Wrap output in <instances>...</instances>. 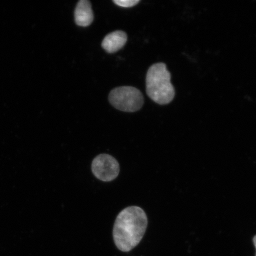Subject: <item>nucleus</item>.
Returning <instances> with one entry per match:
<instances>
[{
  "label": "nucleus",
  "mask_w": 256,
  "mask_h": 256,
  "mask_svg": "<svg viewBox=\"0 0 256 256\" xmlns=\"http://www.w3.org/2000/svg\"><path fill=\"white\" fill-rule=\"evenodd\" d=\"M75 22L79 26L88 27L94 19L91 2L88 0H80L74 12Z\"/></svg>",
  "instance_id": "39448f33"
},
{
  "label": "nucleus",
  "mask_w": 256,
  "mask_h": 256,
  "mask_svg": "<svg viewBox=\"0 0 256 256\" xmlns=\"http://www.w3.org/2000/svg\"><path fill=\"white\" fill-rule=\"evenodd\" d=\"M252 242H254V247L256 249V235L254 236V239H252Z\"/></svg>",
  "instance_id": "6e6552de"
},
{
  "label": "nucleus",
  "mask_w": 256,
  "mask_h": 256,
  "mask_svg": "<svg viewBox=\"0 0 256 256\" xmlns=\"http://www.w3.org/2000/svg\"><path fill=\"white\" fill-rule=\"evenodd\" d=\"M140 2V0H114L113 1L114 4L120 6V7L126 8L134 7Z\"/></svg>",
  "instance_id": "0eeeda50"
},
{
  "label": "nucleus",
  "mask_w": 256,
  "mask_h": 256,
  "mask_svg": "<svg viewBox=\"0 0 256 256\" xmlns=\"http://www.w3.org/2000/svg\"><path fill=\"white\" fill-rule=\"evenodd\" d=\"M146 91L149 98L159 104H167L174 100V88L165 64L158 63L150 66L146 76Z\"/></svg>",
  "instance_id": "f03ea898"
},
{
  "label": "nucleus",
  "mask_w": 256,
  "mask_h": 256,
  "mask_svg": "<svg viewBox=\"0 0 256 256\" xmlns=\"http://www.w3.org/2000/svg\"><path fill=\"white\" fill-rule=\"evenodd\" d=\"M148 218L142 208L131 206L121 211L115 220L113 238L120 251L129 252L140 244L145 234Z\"/></svg>",
  "instance_id": "f257e3e1"
},
{
  "label": "nucleus",
  "mask_w": 256,
  "mask_h": 256,
  "mask_svg": "<svg viewBox=\"0 0 256 256\" xmlns=\"http://www.w3.org/2000/svg\"><path fill=\"white\" fill-rule=\"evenodd\" d=\"M128 40L126 32L121 30L114 31L108 34L102 41V46L107 52H116L126 44Z\"/></svg>",
  "instance_id": "423d86ee"
},
{
  "label": "nucleus",
  "mask_w": 256,
  "mask_h": 256,
  "mask_svg": "<svg viewBox=\"0 0 256 256\" xmlns=\"http://www.w3.org/2000/svg\"><path fill=\"white\" fill-rule=\"evenodd\" d=\"M92 170L95 177L103 182L114 180L119 175L120 168L116 158L106 154H102L94 160Z\"/></svg>",
  "instance_id": "20e7f679"
},
{
  "label": "nucleus",
  "mask_w": 256,
  "mask_h": 256,
  "mask_svg": "<svg viewBox=\"0 0 256 256\" xmlns=\"http://www.w3.org/2000/svg\"><path fill=\"white\" fill-rule=\"evenodd\" d=\"M108 100L117 110L126 112L139 110L144 104L142 92L131 86H123L112 90L108 96Z\"/></svg>",
  "instance_id": "7ed1b4c3"
}]
</instances>
